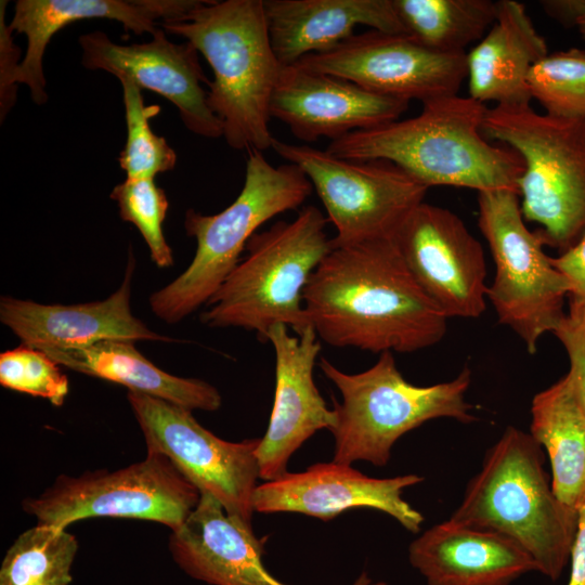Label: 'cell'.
Segmentation results:
<instances>
[{
	"label": "cell",
	"instance_id": "cell-11",
	"mask_svg": "<svg viewBox=\"0 0 585 585\" xmlns=\"http://www.w3.org/2000/svg\"><path fill=\"white\" fill-rule=\"evenodd\" d=\"M271 148L297 165L312 183L336 227L334 247L393 237L428 191L389 161L342 159L326 150L275 138Z\"/></svg>",
	"mask_w": 585,
	"mask_h": 585
},
{
	"label": "cell",
	"instance_id": "cell-29",
	"mask_svg": "<svg viewBox=\"0 0 585 585\" xmlns=\"http://www.w3.org/2000/svg\"><path fill=\"white\" fill-rule=\"evenodd\" d=\"M122 86L127 140L118 156L127 179L155 178L176 167L177 154L164 136L153 132L150 120L160 113V106L145 105L141 88L128 78Z\"/></svg>",
	"mask_w": 585,
	"mask_h": 585
},
{
	"label": "cell",
	"instance_id": "cell-24",
	"mask_svg": "<svg viewBox=\"0 0 585 585\" xmlns=\"http://www.w3.org/2000/svg\"><path fill=\"white\" fill-rule=\"evenodd\" d=\"M547 54L546 40L535 28L525 6L515 0L497 1L494 24L466 52L468 96L483 104L530 103L528 75Z\"/></svg>",
	"mask_w": 585,
	"mask_h": 585
},
{
	"label": "cell",
	"instance_id": "cell-22",
	"mask_svg": "<svg viewBox=\"0 0 585 585\" xmlns=\"http://www.w3.org/2000/svg\"><path fill=\"white\" fill-rule=\"evenodd\" d=\"M408 560L428 585H509L536 571L531 556L510 538L451 519L416 537Z\"/></svg>",
	"mask_w": 585,
	"mask_h": 585
},
{
	"label": "cell",
	"instance_id": "cell-18",
	"mask_svg": "<svg viewBox=\"0 0 585 585\" xmlns=\"http://www.w3.org/2000/svg\"><path fill=\"white\" fill-rule=\"evenodd\" d=\"M408 104L294 64L281 72L270 114L285 123L295 138L311 143L321 138L334 141L399 120Z\"/></svg>",
	"mask_w": 585,
	"mask_h": 585
},
{
	"label": "cell",
	"instance_id": "cell-31",
	"mask_svg": "<svg viewBox=\"0 0 585 585\" xmlns=\"http://www.w3.org/2000/svg\"><path fill=\"white\" fill-rule=\"evenodd\" d=\"M109 197L119 207L123 221L132 223L146 242L151 259L158 268L173 264L172 250L166 242L162 223L169 202L154 178L127 179L117 184Z\"/></svg>",
	"mask_w": 585,
	"mask_h": 585
},
{
	"label": "cell",
	"instance_id": "cell-20",
	"mask_svg": "<svg viewBox=\"0 0 585 585\" xmlns=\"http://www.w3.org/2000/svg\"><path fill=\"white\" fill-rule=\"evenodd\" d=\"M203 0H17L10 30L27 39L20 63L17 83L30 90L36 104L48 101L42 60L51 38L65 26L90 18H107L122 24L135 35L158 30V22L184 16Z\"/></svg>",
	"mask_w": 585,
	"mask_h": 585
},
{
	"label": "cell",
	"instance_id": "cell-16",
	"mask_svg": "<svg viewBox=\"0 0 585 585\" xmlns=\"http://www.w3.org/2000/svg\"><path fill=\"white\" fill-rule=\"evenodd\" d=\"M422 481L415 473L372 478L351 465L317 463L259 484L253 509L261 514L299 512L329 521L347 510L365 507L382 511L407 531L418 533L425 518L402 493Z\"/></svg>",
	"mask_w": 585,
	"mask_h": 585
},
{
	"label": "cell",
	"instance_id": "cell-21",
	"mask_svg": "<svg viewBox=\"0 0 585 585\" xmlns=\"http://www.w3.org/2000/svg\"><path fill=\"white\" fill-rule=\"evenodd\" d=\"M264 540L202 493L184 523L169 537V550L190 576L210 585H289L264 567Z\"/></svg>",
	"mask_w": 585,
	"mask_h": 585
},
{
	"label": "cell",
	"instance_id": "cell-35",
	"mask_svg": "<svg viewBox=\"0 0 585 585\" xmlns=\"http://www.w3.org/2000/svg\"><path fill=\"white\" fill-rule=\"evenodd\" d=\"M8 1L0 2V118L6 116L16 100L20 49L14 43L12 31L4 22Z\"/></svg>",
	"mask_w": 585,
	"mask_h": 585
},
{
	"label": "cell",
	"instance_id": "cell-2",
	"mask_svg": "<svg viewBox=\"0 0 585 585\" xmlns=\"http://www.w3.org/2000/svg\"><path fill=\"white\" fill-rule=\"evenodd\" d=\"M486 110L470 96L440 98L422 103L415 117L351 132L330 141L326 151L348 160L392 162L428 188L517 191L523 161L484 136Z\"/></svg>",
	"mask_w": 585,
	"mask_h": 585
},
{
	"label": "cell",
	"instance_id": "cell-26",
	"mask_svg": "<svg viewBox=\"0 0 585 585\" xmlns=\"http://www.w3.org/2000/svg\"><path fill=\"white\" fill-rule=\"evenodd\" d=\"M530 434L546 450L551 487L564 505L585 504V415L564 375L533 396Z\"/></svg>",
	"mask_w": 585,
	"mask_h": 585
},
{
	"label": "cell",
	"instance_id": "cell-32",
	"mask_svg": "<svg viewBox=\"0 0 585 585\" xmlns=\"http://www.w3.org/2000/svg\"><path fill=\"white\" fill-rule=\"evenodd\" d=\"M0 384L4 388L40 396L61 406L68 394V379L47 353L32 346L18 347L0 354Z\"/></svg>",
	"mask_w": 585,
	"mask_h": 585
},
{
	"label": "cell",
	"instance_id": "cell-17",
	"mask_svg": "<svg viewBox=\"0 0 585 585\" xmlns=\"http://www.w3.org/2000/svg\"><path fill=\"white\" fill-rule=\"evenodd\" d=\"M275 354V393L268 429L257 448L260 478L277 479L287 472L292 454L316 431L330 430L335 412L328 408L313 378L322 344L312 326L292 336L285 325L268 335Z\"/></svg>",
	"mask_w": 585,
	"mask_h": 585
},
{
	"label": "cell",
	"instance_id": "cell-9",
	"mask_svg": "<svg viewBox=\"0 0 585 585\" xmlns=\"http://www.w3.org/2000/svg\"><path fill=\"white\" fill-rule=\"evenodd\" d=\"M478 224L496 268L486 297L498 322L534 354L541 337L554 333L567 316L569 283L545 253L538 233L525 225L517 191L478 192Z\"/></svg>",
	"mask_w": 585,
	"mask_h": 585
},
{
	"label": "cell",
	"instance_id": "cell-13",
	"mask_svg": "<svg viewBox=\"0 0 585 585\" xmlns=\"http://www.w3.org/2000/svg\"><path fill=\"white\" fill-rule=\"evenodd\" d=\"M387 98L421 104L451 95L467 77L466 52L430 50L407 35L370 29L296 63Z\"/></svg>",
	"mask_w": 585,
	"mask_h": 585
},
{
	"label": "cell",
	"instance_id": "cell-37",
	"mask_svg": "<svg viewBox=\"0 0 585 585\" xmlns=\"http://www.w3.org/2000/svg\"><path fill=\"white\" fill-rule=\"evenodd\" d=\"M570 561L567 585H585V504L578 509V524Z\"/></svg>",
	"mask_w": 585,
	"mask_h": 585
},
{
	"label": "cell",
	"instance_id": "cell-1",
	"mask_svg": "<svg viewBox=\"0 0 585 585\" xmlns=\"http://www.w3.org/2000/svg\"><path fill=\"white\" fill-rule=\"evenodd\" d=\"M303 303L321 340L379 354L432 347L448 320L412 275L394 236L333 246L312 273Z\"/></svg>",
	"mask_w": 585,
	"mask_h": 585
},
{
	"label": "cell",
	"instance_id": "cell-6",
	"mask_svg": "<svg viewBox=\"0 0 585 585\" xmlns=\"http://www.w3.org/2000/svg\"><path fill=\"white\" fill-rule=\"evenodd\" d=\"M318 365L341 394V402L333 399L336 419L329 430L336 463L364 460L384 467L394 443L422 424L435 418L463 424L477 420L472 405L466 401L471 384L467 366L452 380L416 386L402 376L390 351L379 354L372 367L355 374L340 370L325 358Z\"/></svg>",
	"mask_w": 585,
	"mask_h": 585
},
{
	"label": "cell",
	"instance_id": "cell-34",
	"mask_svg": "<svg viewBox=\"0 0 585 585\" xmlns=\"http://www.w3.org/2000/svg\"><path fill=\"white\" fill-rule=\"evenodd\" d=\"M552 334L567 351L570 368L566 375L574 398L585 415V325L566 316Z\"/></svg>",
	"mask_w": 585,
	"mask_h": 585
},
{
	"label": "cell",
	"instance_id": "cell-4",
	"mask_svg": "<svg viewBox=\"0 0 585 585\" xmlns=\"http://www.w3.org/2000/svg\"><path fill=\"white\" fill-rule=\"evenodd\" d=\"M542 450L530 432L507 427L450 519L510 538L556 582L570 561L578 511L555 495Z\"/></svg>",
	"mask_w": 585,
	"mask_h": 585
},
{
	"label": "cell",
	"instance_id": "cell-19",
	"mask_svg": "<svg viewBox=\"0 0 585 585\" xmlns=\"http://www.w3.org/2000/svg\"><path fill=\"white\" fill-rule=\"evenodd\" d=\"M134 269L130 253L120 287L102 301L65 306L1 297L0 320L23 343L38 349L79 348L108 339L171 341L132 314Z\"/></svg>",
	"mask_w": 585,
	"mask_h": 585
},
{
	"label": "cell",
	"instance_id": "cell-14",
	"mask_svg": "<svg viewBox=\"0 0 585 585\" xmlns=\"http://www.w3.org/2000/svg\"><path fill=\"white\" fill-rule=\"evenodd\" d=\"M394 242L418 285L447 318H477L485 311L483 248L457 214L422 202Z\"/></svg>",
	"mask_w": 585,
	"mask_h": 585
},
{
	"label": "cell",
	"instance_id": "cell-15",
	"mask_svg": "<svg viewBox=\"0 0 585 585\" xmlns=\"http://www.w3.org/2000/svg\"><path fill=\"white\" fill-rule=\"evenodd\" d=\"M81 63L102 69L118 79L128 78L141 89L156 92L179 110L184 126L205 138L223 136V123L208 105L209 84L198 51L190 42L169 41L161 28L145 43L119 44L100 30L79 37Z\"/></svg>",
	"mask_w": 585,
	"mask_h": 585
},
{
	"label": "cell",
	"instance_id": "cell-38",
	"mask_svg": "<svg viewBox=\"0 0 585 585\" xmlns=\"http://www.w3.org/2000/svg\"><path fill=\"white\" fill-rule=\"evenodd\" d=\"M352 585H387L382 581H375L372 578L367 572H362L356 580L353 582Z\"/></svg>",
	"mask_w": 585,
	"mask_h": 585
},
{
	"label": "cell",
	"instance_id": "cell-5",
	"mask_svg": "<svg viewBox=\"0 0 585 585\" xmlns=\"http://www.w3.org/2000/svg\"><path fill=\"white\" fill-rule=\"evenodd\" d=\"M328 219L306 206L292 221H277L248 240L240 260L200 314L212 328L240 327L265 340L275 325L296 335L311 326L303 303L308 282L332 250Z\"/></svg>",
	"mask_w": 585,
	"mask_h": 585
},
{
	"label": "cell",
	"instance_id": "cell-25",
	"mask_svg": "<svg viewBox=\"0 0 585 585\" xmlns=\"http://www.w3.org/2000/svg\"><path fill=\"white\" fill-rule=\"evenodd\" d=\"M123 339L101 340L79 348H40L60 366L120 384L191 411H217L222 396L216 387L198 378L171 375L147 360Z\"/></svg>",
	"mask_w": 585,
	"mask_h": 585
},
{
	"label": "cell",
	"instance_id": "cell-27",
	"mask_svg": "<svg viewBox=\"0 0 585 585\" xmlns=\"http://www.w3.org/2000/svg\"><path fill=\"white\" fill-rule=\"evenodd\" d=\"M407 36L438 52H466L495 22L497 1L392 0Z\"/></svg>",
	"mask_w": 585,
	"mask_h": 585
},
{
	"label": "cell",
	"instance_id": "cell-8",
	"mask_svg": "<svg viewBox=\"0 0 585 585\" xmlns=\"http://www.w3.org/2000/svg\"><path fill=\"white\" fill-rule=\"evenodd\" d=\"M482 132L523 161L517 181L525 221L560 252L585 234V119L537 113L530 103L487 108Z\"/></svg>",
	"mask_w": 585,
	"mask_h": 585
},
{
	"label": "cell",
	"instance_id": "cell-3",
	"mask_svg": "<svg viewBox=\"0 0 585 585\" xmlns=\"http://www.w3.org/2000/svg\"><path fill=\"white\" fill-rule=\"evenodd\" d=\"M203 54L213 73L208 105L235 150L272 146L269 121L273 91L284 65L270 40L263 0L206 1L184 16L159 23Z\"/></svg>",
	"mask_w": 585,
	"mask_h": 585
},
{
	"label": "cell",
	"instance_id": "cell-12",
	"mask_svg": "<svg viewBox=\"0 0 585 585\" xmlns=\"http://www.w3.org/2000/svg\"><path fill=\"white\" fill-rule=\"evenodd\" d=\"M127 398L147 453L166 456L200 494L211 495L229 516L251 526L260 438L225 441L186 407L138 391L128 390Z\"/></svg>",
	"mask_w": 585,
	"mask_h": 585
},
{
	"label": "cell",
	"instance_id": "cell-36",
	"mask_svg": "<svg viewBox=\"0 0 585 585\" xmlns=\"http://www.w3.org/2000/svg\"><path fill=\"white\" fill-rule=\"evenodd\" d=\"M541 5L551 18L576 27L585 40V0H545Z\"/></svg>",
	"mask_w": 585,
	"mask_h": 585
},
{
	"label": "cell",
	"instance_id": "cell-23",
	"mask_svg": "<svg viewBox=\"0 0 585 585\" xmlns=\"http://www.w3.org/2000/svg\"><path fill=\"white\" fill-rule=\"evenodd\" d=\"M270 40L282 65L326 53L354 36L358 25L406 35L392 0H263Z\"/></svg>",
	"mask_w": 585,
	"mask_h": 585
},
{
	"label": "cell",
	"instance_id": "cell-33",
	"mask_svg": "<svg viewBox=\"0 0 585 585\" xmlns=\"http://www.w3.org/2000/svg\"><path fill=\"white\" fill-rule=\"evenodd\" d=\"M551 262L569 283L567 316L585 325V234Z\"/></svg>",
	"mask_w": 585,
	"mask_h": 585
},
{
	"label": "cell",
	"instance_id": "cell-28",
	"mask_svg": "<svg viewBox=\"0 0 585 585\" xmlns=\"http://www.w3.org/2000/svg\"><path fill=\"white\" fill-rule=\"evenodd\" d=\"M78 549L65 529L37 523L8 549L0 569V585H68Z\"/></svg>",
	"mask_w": 585,
	"mask_h": 585
},
{
	"label": "cell",
	"instance_id": "cell-30",
	"mask_svg": "<svg viewBox=\"0 0 585 585\" xmlns=\"http://www.w3.org/2000/svg\"><path fill=\"white\" fill-rule=\"evenodd\" d=\"M526 86L546 114L585 119V50L548 53L533 65Z\"/></svg>",
	"mask_w": 585,
	"mask_h": 585
},
{
	"label": "cell",
	"instance_id": "cell-10",
	"mask_svg": "<svg viewBox=\"0 0 585 585\" xmlns=\"http://www.w3.org/2000/svg\"><path fill=\"white\" fill-rule=\"evenodd\" d=\"M200 492L164 455L127 467L58 476L23 509L37 523L65 529L78 520L114 517L155 521L178 530L197 506Z\"/></svg>",
	"mask_w": 585,
	"mask_h": 585
},
{
	"label": "cell",
	"instance_id": "cell-7",
	"mask_svg": "<svg viewBox=\"0 0 585 585\" xmlns=\"http://www.w3.org/2000/svg\"><path fill=\"white\" fill-rule=\"evenodd\" d=\"M245 181L236 199L216 214L190 209L184 227L196 239L190 265L176 280L153 292V313L174 324L193 313L220 288L239 263L257 230L275 216L300 207L312 193V183L295 164L272 166L263 152L249 150Z\"/></svg>",
	"mask_w": 585,
	"mask_h": 585
}]
</instances>
